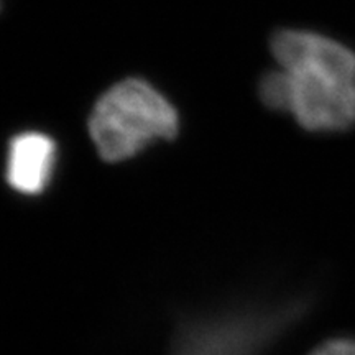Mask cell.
I'll return each instance as SVG.
<instances>
[{
	"label": "cell",
	"instance_id": "3957f363",
	"mask_svg": "<svg viewBox=\"0 0 355 355\" xmlns=\"http://www.w3.org/2000/svg\"><path fill=\"white\" fill-rule=\"evenodd\" d=\"M293 316L290 308L242 306L181 327L170 355H263Z\"/></svg>",
	"mask_w": 355,
	"mask_h": 355
},
{
	"label": "cell",
	"instance_id": "7a4b0ae2",
	"mask_svg": "<svg viewBox=\"0 0 355 355\" xmlns=\"http://www.w3.org/2000/svg\"><path fill=\"white\" fill-rule=\"evenodd\" d=\"M180 117L171 102L141 79L117 83L97 101L89 133L97 153L110 163L135 157L155 140H171Z\"/></svg>",
	"mask_w": 355,
	"mask_h": 355
},
{
	"label": "cell",
	"instance_id": "6da1fadb",
	"mask_svg": "<svg viewBox=\"0 0 355 355\" xmlns=\"http://www.w3.org/2000/svg\"><path fill=\"white\" fill-rule=\"evenodd\" d=\"M279 71L261 79L266 107L290 112L311 132L355 125V51L304 30H282L272 40Z\"/></svg>",
	"mask_w": 355,
	"mask_h": 355
},
{
	"label": "cell",
	"instance_id": "277c9868",
	"mask_svg": "<svg viewBox=\"0 0 355 355\" xmlns=\"http://www.w3.org/2000/svg\"><path fill=\"white\" fill-rule=\"evenodd\" d=\"M56 165V144L40 132H25L10 141L7 181L17 193L38 196L51 183Z\"/></svg>",
	"mask_w": 355,
	"mask_h": 355
},
{
	"label": "cell",
	"instance_id": "5b68a950",
	"mask_svg": "<svg viewBox=\"0 0 355 355\" xmlns=\"http://www.w3.org/2000/svg\"><path fill=\"white\" fill-rule=\"evenodd\" d=\"M311 355H355V340L334 339L314 350Z\"/></svg>",
	"mask_w": 355,
	"mask_h": 355
}]
</instances>
